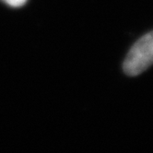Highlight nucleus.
Masks as SVG:
<instances>
[{
  "mask_svg": "<svg viewBox=\"0 0 153 153\" xmlns=\"http://www.w3.org/2000/svg\"><path fill=\"white\" fill-rule=\"evenodd\" d=\"M153 64V31L140 38L129 51L124 63L128 76H137Z\"/></svg>",
  "mask_w": 153,
  "mask_h": 153,
  "instance_id": "nucleus-1",
  "label": "nucleus"
},
{
  "mask_svg": "<svg viewBox=\"0 0 153 153\" xmlns=\"http://www.w3.org/2000/svg\"><path fill=\"white\" fill-rule=\"evenodd\" d=\"M3 1L7 4L8 6H11V7H21L23 6L26 2L27 0H3Z\"/></svg>",
  "mask_w": 153,
  "mask_h": 153,
  "instance_id": "nucleus-2",
  "label": "nucleus"
}]
</instances>
